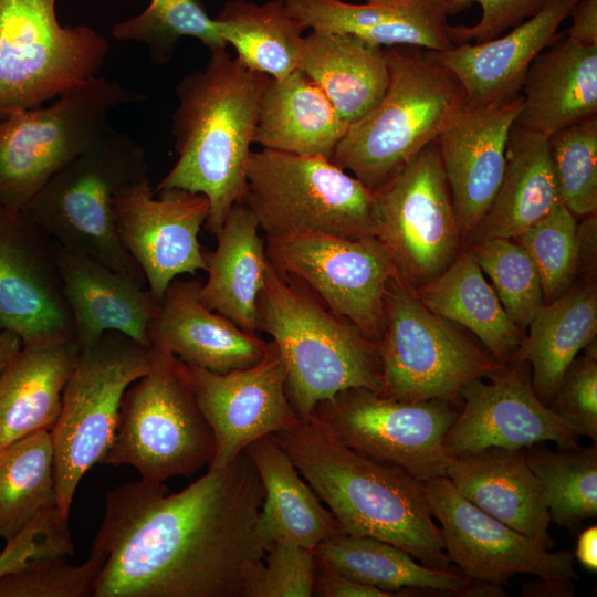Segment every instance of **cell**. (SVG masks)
Wrapping results in <instances>:
<instances>
[{"label":"cell","instance_id":"obj_10","mask_svg":"<svg viewBox=\"0 0 597 597\" xmlns=\"http://www.w3.org/2000/svg\"><path fill=\"white\" fill-rule=\"evenodd\" d=\"M379 352L383 395L404 400L439 399L461 406L467 384L505 366L452 322L429 311L399 270L386 287Z\"/></svg>","mask_w":597,"mask_h":597},{"label":"cell","instance_id":"obj_29","mask_svg":"<svg viewBox=\"0 0 597 597\" xmlns=\"http://www.w3.org/2000/svg\"><path fill=\"white\" fill-rule=\"evenodd\" d=\"M80 349L75 336L22 346L0 377V448L52 429Z\"/></svg>","mask_w":597,"mask_h":597},{"label":"cell","instance_id":"obj_22","mask_svg":"<svg viewBox=\"0 0 597 597\" xmlns=\"http://www.w3.org/2000/svg\"><path fill=\"white\" fill-rule=\"evenodd\" d=\"M578 1L548 0L503 36L425 53L455 75L468 103L479 105L513 97L521 93L531 63L556 40L558 27Z\"/></svg>","mask_w":597,"mask_h":597},{"label":"cell","instance_id":"obj_5","mask_svg":"<svg viewBox=\"0 0 597 597\" xmlns=\"http://www.w3.org/2000/svg\"><path fill=\"white\" fill-rule=\"evenodd\" d=\"M384 52L388 83L383 97L348 125L331 157L373 191L434 142L468 103L455 75L418 48Z\"/></svg>","mask_w":597,"mask_h":597},{"label":"cell","instance_id":"obj_24","mask_svg":"<svg viewBox=\"0 0 597 597\" xmlns=\"http://www.w3.org/2000/svg\"><path fill=\"white\" fill-rule=\"evenodd\" d=\"M199 281L178 277L169 284L149 328L150 347L214 373L256 364L268 342L207 307L199 298Z\"/></svg>","mask_w":597,"mask_h":597},{"label":"cell","instance_id":"obj_32","mask_svg":"<svg viewBox=\"0 0 597 597\" xmlns=\"http://www.w3.org/2000/svg\"><path fill=\"white\" fill-rule=\"evenodd\" d=\"M503 177L491 205L467 242L514 239L559 201L547 138L513 125Z\"/></svg>","mask_w":597,"mask_h":597},{"label":"cell","instance_id":"obj_40","mask_svg":"<svg viewBox=\"0 0 597 597\" xmlns=\"http://www.w3.org/2000/svg\"><path fill=\"white\" fill-rule=\"evenodd\" d=\"M111 33L117 41L147 45L155 64L170 61L182 36L196 38L209 51L228 48L201 0H150L142 13L114 24Z\"/></svg>","mask_w":597,"mask_h":597},{"label":"cell","instance_id":"obj_8","mask_svg":"<svg viewBox=\"0 0 597 597\" xmlns=\"http://www.w3.org/2000/svg\"><path fill=\"white\" fill-rule=\"evenodd\" d=\"M242 203L266 237L315 232L360 239L380 232L375 192L324 157L251 151Z\"/></svg>","mask_w":597,"mask_h":597},{"label":"cell","instance_id":"obj_15","mask_svg":"<svg viewBox=\"0 0 597 597\" xmlns=\"http://www.w3.org/2000/svg\"><path fill=\"white\" fill-rule=\"evenodd\" d=\"M374 192L378 238L401 274L418 287L444 271L461 251L462 238L437 140Z\"/></svg>","mask_w":597,"mask_h":597},{"label":"cell","instance_id":"obj_45","mask_svg":"<svg viewBox=\"0 0 597 597\" xmlns=\"http://www.w3.org/2000/svg\"><path fill=\"white\" fill-rule=\"evenodd\" d=\"M316 559L306 547L274 542L245 584L244 597H311Z\"/></svg>","mask_w":597,"mask_h":597},{"label":"cell","instance_id":"obj_54","mask_svg":"<svg viewBox=\"0 0 597 597\" xmlns=\"http://www.w3.org/2000/svg\"><path fill=\"white\" fill-rule=\"evenodd\" d=\"M386 1H390V0H365V2H368V3H377V2H386Z\"/></svg>","mask_w":597,"mask_h":597},{"label":"cell","instance_id":"obj_6","mask_svg":"<svg viewBox=\"0 0 597 597\" xmlns=\"http://www.w3.org/2000/svg\"><path fill=\"white\" fill-rule=\"evenodd\" d=\"M148 178L144 146L111 126L50 179L25 212L57 245L147 287L144 274L118 239L115 199Z\"/></svg>","mask_w":597,"mask_h":597},{"label":"cell","instance_id":"obj_11","mask_svg":"<svg viewBox=\"0 0 597 597\" xmlns=\"http://www.w3.org/2000/svg\"><path fill=\"white\" fill-rule=\"evenodd\" d=\"M150 356V347L116 332L80 349L50 430L56 502L65 516L82 478L109 448L123 396L148 371Z\"/></svg>","mask_w":597,"mask_h":597},{"label":"cell","instance_id":"obj_9","mask_svg":"<svg viewBox=\"0 0 597 597\" xmlns=\"http://www.w3.org/2000/svg\"><path fill=\"white\" fill-rule=\"evenodd\" d=\"M143 98L139 92L97 76L48 106L1 118L0 203L25 211L50 179L112 126L113 109Z\"/></svg>","mask_w":597,"mask_h":597},{"label":"cell","instance_id":"obj_21","mask_svg":"<svg viewBox=\"0 0 597 597\" xmlns=\"http://www.w3.org/2000/svg\"><path fill=\"white\" fill-rule=\"evenodd\" d=\"M521 107V93L488 104L467 103L436 139L462 241H468L496 193Z\"/></svg>","mask_w":597,"mask_h":597},{"label":"cell","instance_id":"obj_14","mask_svg":"<svg viewBox=\"0 0 597 597\" xmlns=\"http://www.w3.org/2000/svg\"><path fill=\"white\" fill-rule=\"evenodd\" d=\"M264 244L276 271L305 285L335 315L379 345L386 287L398 270L381 239L295 232L266 237Z\"/></svg>","mask_w":597,"mask_h":597},{"label":"cell","instance_id":"obj_7","mask_svg":"<svg viewBox=\"0 0 597 597\" xmlns=\"http://www.w3.org/2000/svg\"><path fill=\"white\" fill-rule=\"evenodd\" d=\"M150 350L149 369L125 391L114 438L100 463L128 464L140 479L164 483L209 467L214 436L184 362L165 349Z\"/></svg>","mask_w":597,"mask_h":597},{"label":"cell","instance_id":"obj_12","mask_svg":"<svg viewBox=\"0 0 597 597\" xmlns=\"http://www.w3.org/2000/svg\"><path fill=\"white\" fill-rule=\"evenodd\" d=\"M56 0H0V119L95 77L109 51L87 25L63 27Z\"/></svg>","mask_w":597,"mask_h":597},{"label":"cell","instance_id":"obj_16","mask_svg":"<svg viewBox=\"0 0 597 597\" xmlns=\"http://www.w3.org/2000/svg\"><path fill=\"white\" fill-rule=\"evenodd\" d=\"M426 498L449 561L465 577L503 585L519 574L574 580L570 551L549 552L537 542L483 512L447 476L423 482Z\"/></svg>","mask_w":597,"mask_h":597},{"label":"cell","instance_id":"obj_23","mask_svg":"<svg viewBox=\"0 0 597 597\" xmlns=\"http://www.w3.org/2000/svg\"><path fill=\"white\" fill-rule=\"evenodd\" d=\"M55 258L81 348L108 332L121 333L150 347L149 328L160 302L148 287L56 243Z\"/></svg>","mask_w":597,"mask_h":597},{"label":"cell","instance_id":"obj_37","mask_svg":"<svg viewBox=\"0 0 597 597\" xmlns=\"http://www.w3.org/2000/svg\"><path fill=\"white\" fill-rule=\"evenodd\" d=\"M227 46L248 69L272 78L297 70L305 27L286 10L283 0L261 4L228 1L214 18Z\"/></svg>","mask_w":597,"mask_h":597},{"label":"cell","instance_id":"obj_2","mask_svg":"<svg viewBox=\"0 0 597 597\" xmlns=\"http://www.w3.org/2000/svg\"><path fill=\"white\" fill-rule=\"evenodd\" d=\"M271 436L344 533L391 543L428 567L461 574L444 552L423 482L352 449L311 417Z\"/></svg>","mask_w":597,"mask_h":597},{"label":"cell","instance_id":"obj_51","mask_svg":"<svg viewBox=\"0 0 597 597\" xmlns=\"http://www.w3.org/2000/svg\"><path fill=\"white\" fill-rule=\"evenodd\" d=\"M575 591L573 580L537 577L523 586L521 595L524 597H572Z\"/></svg>","mask_w":597,"mask_h":597},{"label":"cell","instance_id":"obj_41","mask_svg":"<svg viewBox=\"0 0 597 597\" xmlns=\"http://www.w3.org/2000/svg\"><path fill=\"white\" fill-rule=\"evenodd\" d=\"M469 251L489 279L505 313L521 329L545 304L541 277L528 253L512 239L470 243Z\"/></svg>","mask_w":597,"mask_h":597},{"label":"cell","instance_id":"obj_39","mask_svg":"<svg viewBox=\"0 0 597 597\" xmlns=\"http://www.w3.org/2000/svg\"><path fill=\"white\" fill-rule=\"evenodd\" d=\"M538 480L551 521L578 532L583 522L597 516V444L552 451L540 443L523 449Z\"/></svg>","mask_w":597,"mask_h":597},{"label":"cell","instance_id":"obj_1","mask_svg":"<svg viewBox=\"0 0 597 597\" xmlns=\"http://www.w3.org/2000/svg\"><path fill=\"white\" fill-rule=\"evenodd\" d=\"M264 498L245 450L177 493L143 479L105 494L92 597H244L263 559Z\"/></svg>","mask_w":597,"mask_h":597},{"label":"cell","instance_id":"obj_19","mask_svg":"<svg viewBox=\"0 0 597 597\" xmlns=\"http://www.w3.org/2000/svg\"><path fill=\"white\" fill-rule=\"evenodd\" d=\"M0 331L22 346L74 337L55 258V243L25 212L0 203Z\"/></svg>","mask_w":597,"mask_h":597},{"label":"cell","instance_id":"obj_47","mask_svg":"<svg viewBox=\"0 0 597 597\" xmlns=\"http://www.w3.org/2000/svg\"><path fill=\"white\" fill-rule=\"evenodd\" d=\"M67 521L69 516L53 506L6 541L7 545L0 552V578L44 559L73 555Z\"/></svg>","mask_w":597,"mask_h":597},{"label":"cell","instance_id":"obj_43","mask_svg":"<svg viewBox=\"0 0 597 597\" xmlns=\"http://www.w3.org/2000/svg\"><path fill=\"white\" fill-rule=\"evenodd\" d=\"M512 240L533 260L545 303L570 289L579 269L577 222L562 202Z\"/></svg>","mask_w":597,"mask_h":597},{"label":"cell","instance_id":"obj_18","mask_svg":"<svg viewBox=\"0 0 597 597\" xmlns=\"http://www.w3.org/2000/svg\"><path fill=\"white\" fill-rule=\"evenodd\" d=\"M185 367L214 436V455L208 469L227 465L253 441L301 421L289 399L285 368L273 341L268 342L263 357L247 368L214 373L188 364Z\"/></svg>","mask_w":597,"mask_h":597},{"label":"cell","instance_id":"obj_28","mask_svg":"<svg viewBox=\"0 0 597 597\" xmlns=\"http://www.w3.org/2000/svg\"><path fill=\"white\" fill-rule=\"evenodd\" d=\"M245 452L264 490L256 530L265 549L274 542L313 549L344 532L271 434L250 443Z\"/></svg>","mask_w":597,"mask_h":597},{"label":"cell","instance_id":"obj_30","mask_svg":"<svg viewBox=\"0 0 597 597\" xmlns=\"http://www.w3.org/2000/svg\"><path fill=\"white\" fill-rule=\"evenodd\" d=\"M348 123L298 69L270 77L263 92L254 143L263 149L331 159Z\"/></svg>","mask_w":597,"mask_h":597},{"label":"cell","instance_id":"obj_20","mask_svg":"<svg viewBox=\"0 0 597 597\" xmlns=\"http://www.w3.org/2000/svg\"><path fill=\"white\" fill-rule=\"evenodd\" d=\"M489 379L462 388L461 408L443 442L450 457L492 447L522 450L544 441L559 449L579 446L578 437L536 396L526 360L514 359Z\"/></svg>","mask_w":597,"mask_h":597},{"label":"cell","instance_id":"obj_27","mask_svg":"<svg viewBox=\"0 0 597 597\" xmlns=\"http://www.w3.org/2000/svg\"><path fill=\"white\" fill-rule=\"evenodd\" d=\"M547 48L525 74L514 123L545 138L597 116V46L565 34Z\"/></svg>","mask_w":597,"mask_h":597},{"label":"cell","instance_id":"obj_38","mask_svg":"<svg viewBox=\"0 0 597 597\" xmlns=\"http://www.w3.org/2000/svg\"><path fill=\"white\" fill-rule=\"evenodd\" d=\"M53 506L57 502L50 430L0 448V537L10 540Z\"/></svg>","mask_w":597,"mask_h":597},{"label":"cell","instance_id":"obj_44","mask_svg":"<svg viewBox=\"0 0 597 597\" xmlns=\"http://www.w3.org/2000/svg\"><path fill=\"white\" fill-rule=\"evenodd\" d=\"M102 558L91 551L81 565L66 557L38 562L0 578V597H92Z\"/></svg>","mask_w":597,"mask_h":597},{"label":"cell","instance_id":"obj_53","mask_svg":"<svg viewBox=\"0 0 597 597\" xmlns=\"http://www.w3.org/2000/svg\"><path fill=\"white\" fill-rule=\"evenodd\" d=\"M22 348L20 337L10 331H0V377Z\"/></svg>","mask_w":597,"mask_h":597},{"label":"cell","instance_id":"obj_4","mask_svg":"<svg viewBox=\"0 0 597 597\" xmlns=\"http://www.w3.org/2000/svg\"><path fill=\"white\" fill-rule=\"evenodd\" d=\"M256 329L272 337L286 373V392L301 420L337 392L383 394L379 345L335 315L313 292L268 260L256 301Z\"/></svg>","mask_w":597,"mask_h":597},{"label":"cell","instance_id":"obj_48","mask_svg":"<svg viewBox=\"0 0 597 597\" xmlns=\"http://www.w3.org/2000/svg\"><path fill=\"white\" fill-rule=\"evenodd\" d=\"M548 0H442L447 15L462 12L476 2L481 6L480 21L471 27L450 25L451 39L457 44L476 43L500 36L534 15Z\"/></svg>","mask_w":597,"mask_h":597},{"label":"cell","instance_id":"obj_3","mask_svg":"<svg viewBox=\"0 0 597 597\" xmlns=\"http://www.w3.org/2000/svg\"><path fill=\"white\" fill-rule=\"evenodd\" d=\"M176 86L171 133L177 160L154 191L177 188L209 202L205 228L217 235L247 192V167L270 76L244 66L226 49Z\"/></svg>","mask_w":597,"mask_h":597},{"label":"cell","instance_id":"obj_25","mask_svg":"<svg viewBox=\"0 0 597 597\" xmlns=\"http://www.w3.org/2000/svg\"><path fill=\"white\" fill-rule=\"evenodd\" d=\"M287 12L311 31L347 33L387 46L442 52L454 46L442 0H283Z\"/></svg>","mask_w":597,"mask_h":597},{"label":"cell","instance_id":"obj_13","mask_svg":"<svg viewBox=\"0 0 597 597\" xmlns=\"http://www.w3.org/2000/svg\"><path fill=\"white\" fill-rule=\"evenodd\" d=\"M459 407L439 399H397L356 387L318 402L310 417L352 449L425 482L447 476L451 457L443 442Z\"/></svg>","mask_w":597,"mask_h":597},{"label":"cell","instance_id":"obj_36","mask_svg":"<svg viewBox=\"0 0 597 597\" xmlns=\"http://www.w3.org/2000/svg\"><path fill=\"white\" fill-rule=\"evenodd\" d=\"M314 556L347 577L401 596L399 591L462 596L467 577L428 567L407 551L381 540L342 533L312 549Z\"/></svg>","mask_w":597,"mask_h":597},{"label":"cell","instance_id":"obj_31","mask_svg":"<svg viewBox=\"0 0 597 597\" xmlns=\"http://www.w3.org/2000/svg\"><path fill=\"white\" fill-rule=\"evenodd\" d=\"M259 228L242 202L232 206L216 235V249L205 253L208 276L198 291L207 307L253 334L258 332L256 301L268 265Z\"/></svg>","mask_w":597,"mask_h":597},{"label":"cell","instance_id":"obj_33","mask_svg":"<svg viewBox=\"0 0 597 597\" xmlns=\"http://www.w3.org/2000/svg\"><path fill=\"white\" fill-rule=\"evenodd\" d=\"M297 69L348 124L378 104L388 83L384 48L347 33L304 35Z\"/></svg>","mask_w":597,"mask_h":597},{"label":"cell","instance_id":"obj_26","mask_svg":"<svg viewBox=\"0 0 597 597\" xmlns=\"http://www.w3.org/2000/svg\"><path fill=\"white\" fill-rule=\"evenodd\" d=\"M447 478L483 512L526 535L547 549L555 546L544 491L530 469L524 451L488 448L451 457Z\"/></svg>","mask_w":597,"mask_h":597},{"label":"cell","instance_id":"obj_49","mask_svg":"<svg viewBox=\"0 0 597 597\" xmlns=\"http://www.w3.org/2000/svg\"><path fill=\"white\" fill-rule=\"evenodd\" d=\"M313 596L317 597H395L370 585L356 582L316 557Z\"/></svg>","mask_w":597,"mask_h":597},{"label":"cell","instance_id":"obj_17","mask_svg":"<svg viewBox=\"0 0 597 597\" xmlns=\"http://www.w3.org/2000/svg\"><path fill=\"white\" fill-rule=\"evenodd\" d=\"M208 214L203 195L177 188L154 191L149 178L116 197L118 239L159 302L179 275L207 270L198 234Z\"/></svg>","mask_w":597,"mask_h":597},{"label":"cell","instance_id":"obj_52","mask_svg":"<svg viewBox=\"0 0 597 597\" xmlns=\"http://www.w3.org/2000/svg\"><path fill=\"white\" fill-rule=\"evenodd\" d=\"M574 556L590 573L597 572V526L590 525L578 533Z\"/></svg>","mask_w":597,"mask_h":597},{"label":"cell","instance_id":"obj_42","mask_svg":"<svg viewBox=\"0 0 597 597\" xmlns=\"http://www.w3.org/2000/svg\"><path fill=\"white\" fill-rule=\"evenodd\" d=\"M559 201L575 216L597 211V116L547 138Z\"/></svg>","mask_w":597,"mask_h":597},{"label":"cell","instance_id":"obj_34","mask_svg":"<svg viewBox=\"0 0 597 597\" xmlns=\"http://www.w3.org/2000/svg\"><path fill=\"white\" fill-rule=\"evenodd\" d=\"M415 289L429 311L469 329L502 365L513 362L525 335L505 313L469 249Z\"/></svg>","mask_w":597,"mask_h":597},{"label":"cell","instance_id":"obj_35","mask_svg":"<svg viewBox=\"0 0 597 597\" xmlns=\"http://www.w3.org/2000/svg\"><path fill=\"white\" fill-rule=\"evenodd\" d=\"M528 327L514 359L532 366L533 389L548 405L572 362L596 337V286L588 283L568 289L545 303Z\"/></svg>","mask_w":597,"mask_h":597},{"label":"cell","instance_id":"obj_50","mask_svg":"<svg viewBox=\"0 0 597 597\" xmlns=\"http://www.w3.org/2000/svg\"><path fill=\"white\" fill-rule=\"evenodd\" d=\"M566 36L585 45L597 46V0H579L570 14Z\"/></svg>","mask_w":597,"mask_h":597},{"label":"cell","instance_id":"obj_46","mask_svg":"<svg viewBox=\"0 0 597 597\" xmlns=\"http://www.w3.org/2000/svg\"><path fill=\"white\" fill-rule=\"evenodd\" d=\"M570 431L597 442V346L595 339L572 362L547 405Z\"/></svg>","mask_w":597,"mask_h":597}]
</instances>
